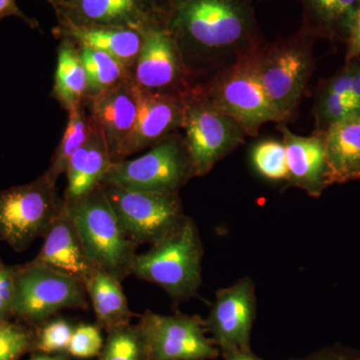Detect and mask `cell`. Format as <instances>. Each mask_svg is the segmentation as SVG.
Segmentation results:
<instances>
[{"mask_svg": "<svg viewBox=\"0 0 360 360\" xmlns=\"http://www.w3.org/2000/svg\"><path fill=\"white\" fill-rule=\"evenodd\" d=\"M15 277L16 265H7L0 259V322L13 319Z\"/></svg>", "mask_w": 360, "mask_h": 360, "instance_id": "cell-33", "label": "cell"}, {"mask_svg": "<svg viewBox=\"0 0 360 360\" xmlns=\"http://www.w3.org/2000/svg\"><path fill=\"white\" fill-rule=\"evenodd\" d=\"M137 89L184 97L195 86L179 49L160 22L143 32V44L132 70Z\"/></svg>", "mask_w": 360, "mask_h": 360, "instance_id": "cell-12", "label": "cell"}, {"mask_svg": "<svg viewBox=\"0 0 360 360\" xmlns=\"http://www.w3.org/2000/svg\"><path fill=\"white\" fill-rule=\"evenodd\" d=\"M333 184L360 179V115L350 116L321 134Z\"/></svg>", "mask_w": 360, "mask_h": 360, "instance_id": "cell-21", "label": "cell"}, {"mask_svg": "<svg viewBox=\"0 0 360 360\" xmlns=\"http://www.w3.org/2000/svg\"><path fill=\"white\" fill-rule=\"evenodd\" d=\"M34 329V352L68 354L75 326L63 317H52Z\"/></svg>", "mask_w": 360, "mask_h": 360, "instance_id": "cell-30", "label": "cell"}, {"mask_svg": "<svg viewBox=\"0 0 360 360\" xmlns=\"http://www.w3.org/2000/svg\"><path fill=\"white\" fill-rule=\"evenodd\" d=\"M203 253L198 225L186 215L176 229L136 255L132 276L160 286L179 304L198 295Z\"/></svg>", "mask_w": 360, "mask_h": 360, "instance_id": "cell-2", "label": "cell"}, {"mask_svg": "<svg viewBox=\"0 0 360 360\" xmlns=\"http://www.w3.org/2000/svg\"><path fill=\"white\" fill-rule=\"evenodd\" d=\"M85 291L94 307L96 324L103 330L131 323L134 312L129 309L122 281L96 269L84 283Z\"/></svg>", "mask_w": 360, "mask_h": 360, "instance_id": "cell-22", "label": "cell"}, {"mask_svg": "<svg viewBox=\"0 0 360 360\" xmlns=\"http://www.w3.org/2000/svg\"><path fill=\"white\" fill-rule=\"evenodd\" d=\"M139 324L150 360H215L220 356L198 315L179 311L165 315L146 310L139 316Z\"/></svg>", "mask_w": 360, "mask_h": 360, "instance_id": "cell-11", "label": "cell"}, {"mask_svg": "<svg viewBox=\"0 0 360 360\" xmlns=\"http://www.w3.org/2000/svg\"><path fill=\"white\" fill-rule=\"evenodd\" d=\"M112 163L105 139L94 122L89 139L68 161L65 170L68 186L63 200H77L101 186Z\"/></svg>", "mask_w": 360, "mask_h": 360, "instance_id": "cell-20", "label": "cell"}, {"mask_svg": "<svg viewBox=\"0 0 360 360\" xmlns=\"http://www.w3.org/2000/svg\"><path fill=\"white\" fill-rule=\"evenodd\" d=\"M44 238V245L32 262L58 270L84 285L96 267L85 252L65 205Z\"/></svg>", "mask_w": 360, "mask_h": 360, "instance_id": "cell-19", "label": "cell"}, {"mask_svg": "<svg viewBox=\"0 0 360 360\" xmlns=\"http://www.w3.org/2000/svg\"><path fill=\"white\" fill-rule=\"evenodd\" d=\"M155 8L196 84L266 44L251 0H155Z\"/></svg>", "mask_w": 360, "mask_h": 360, "instance_id": "cell-1", "label": "cell"}, {"mask_svg": "<svg viewBox=\"0 0 360 360\" xmlns=\"http://www.w3.org/2000/svg\"><path fill=\"white\" fill-rule=\"evenodd\" d=\"M94 122L86 108L80 106L77 110L68 113V124L52 155L49 169L45 175L56 184L59 177L65 174L66 167L71 156L89 139Z\"/></svg>", "mask_w": 360, "mask_h": 360, "instance_id": "cell-26", "label": "cell"}, {"mask_svg": "<svg viewBox=\"0 0 360 360\" xmlns=\"http://www.w3.org/2000/svg\"><path fill=\"white\" fill-rule=\"evenodd\" d=\"M251 162L258 174L271 181H286L288 156L283 141L264 139L258 141L250 153Z\"/></svg>", "mask_w": 360, "mask_h": 360, "instance_id": "cell-28", "label": "cell"}, {"mask_svg": "<svg viewBox=\"0 0 360 360\" xmlns=\"http://www.w3.org/2000/svg\"><path fill=\"white\" fill-rule=\"evenodd\" d=\"M65 205L45 174L30 184L0 189V240L22 252L46 236Z\"/></svg>", "mask_w": 360, "mask_h": 360, "instance_id": "cell-6", "label": "cell"}, {"mask_svg": "<svg viewBox=\"0 0 360 360\" xmlns=\"http://www.w3.org/2000/svg\"><path fill=\"white\" fill-rule=\"evenodd\" d=\"M78 47L87 77L85 98L98 96L125 82H131L132 71L117 59L89 47Z\"/></svg>", "mask_w": 360, "mask_h": 360, "instance_id": "cell-25", "label": "cell"}, {"mask_svg": "<svg viewBox=\"0 0 360 360\" xmlns=\"http://www.w3.org/2000/svg\"><path fill=\"white\" fill-rule=\"evenodd\" d=\"M278 129L283 134L288 156L285 188L296 187L311 198H319L328 186H333L323 136L317 132L300 136L283 125Z\"/></svg>", "mask_w": 360, "mask_h": 360, "instance_id": "cell-16", "label": "cell"}, {"mask_svg": "<svg viewBox=\"0 0 360 360\" xmlns=\"http://www.w3.org/2000/svg\"><path fill=\"white\" fill-rule=\"evenodd\" d=\"M103 329L97 324L80 323L75 326L68 354L75 359L98 357L103 350Z\"/></svg>", "mask_w": 360, "mask_h": 360, "instance_id": "cell-32", "label": "cell"}, {"mask_svg": "<svg viewBox=\"0 0 360 360\" xmlns=\"http://www.w3.org/2000/svg\"><path fill=\"white\" fill-rule=\"evenodd\" d=\"M255 54L200 84L210 101L238 122L248 136L267 122H281L255 70Z\"/></svg>", "mask_w": 360, "mask_h": 360, "instance_id": "cell-9", "label": "cell"}, {"mask_svg": "<svg viewBox=\"0 0 360 360\" xmlns=\"http://www.w3.org/2000/svg\"><path fill=\"white\" fill-rule=\"evenodd\" d=\"M58 16L77 25L117 26L142 34L158 22L155 0H66Z\"/></svg>", "mask_w": 360, "mask_h": 360, "instance_id": "cell-17", "label": "cell"}, {"mask_svg": "<svg viewBox=\"0 0 360 360\" xmlns=\"http://www.w3.org/2000/svg\"><path fill=\"white\" fill-rule=\"evenodd\" d=\"M58 25L52 30L58 39L72 40L80 47H89L104 52L134 70L143 44V34L117 26L77 25L63 16H58Z\"/></svg>", "mask_w": 360, "mask_h": 360, "instance_id": "cell-18", "label": "cell"}, {"mask_svg": "<svg viewBox=\"0 0 360 360\" xmlns=\"http://www.w3.org/2000/svg\"><path fill=\"white\" fill-rule=\"evenodd\" d=\"M193 179L184 136L169 135L134 160L113 162L103 184L151 193H179Z\"/></svg>", "mask_w": 360, "mask_h": 360, "instance_id": "cell-8", "label": "cell"}, {"mask_svg": "<svg viewBox=\"0 0 360 360\" xmlns=\"http://www.w3.org/2000/svg\"><path fill=\"white\" fill-rule=\"evenodd\" d=\"M84 106L101 129L113 162L125 160L139 108L132 80L98 96L85 98Z\"/></svg>", "mask_w": 360, "mask_h": 360, "instance_id": "cell-14", "label": "cell"}, {"mask_svg": "<svg viewBox=\"0 0 360 360\" xmlns=\"http://www.w3.org/2000/svg\"><path fill=\"white\" fill-rule=\"evenodd\" d=\"M314 115V132L323 134L331 125L350 116L360 115V110L352 101L319 84Z\"/></svg>", "mask_w": 360, "mask_h": 360, "instance_id": "cell-29", "label": "cell"}, {"mask_svg": "<svg viewBox=\"0 0 360 360\" xmlns=\"http://www.w3.org/2000/svg\"><path fill=\"white\" fill-rule=\"evenodd\" d=\"M84 283L68 274L30 262L16 265L13 319L32 328L63 309L89 310Z\"/></svg>", "mask_w": 360, "mask_h": 360, "instance_id": "cell-7", "label": "cell"}, {"mask_svg": "<svg viewBox=\"0 0 360 360\" xmlns=\"http://www.w3.org/2000/svg\"><path fill=\"white\" fill-rule=\"evenodd\" d=\"M135 90L139 108L136 124L125 151V160L176 134L184 122V97L146 91L136 86Z\"/></svg>", "mask_w": 360, "mask_h": 360, "instance_id": "cell-15", "label": "cell"}, {"mask_svg": "<svg viewBox=\"0 0 360 360\" xmlns=\"http://www.w3.org/2000/svg\"><path fill=\"white\" fill-rule=\"evenodd\" d=\"M34 352V329L21 322H0V360H20Z\"/></svg>", "mask_w": 360, "mask_h": 360, "instance_id": "cell-31", "label": "cell"}, {"mask_svg": "<svg viewBox=\"0 0 360 360\" xmlns=\"http://www.w3.org/2000/svg\"><path fill=\"white\" fill-rule=\"evenodd\" d=\"M288 360H360V349L335 343L302 357Z\"/></svg>", "mask_w": 360, "mask_h": 360, "instance_id": "cell-34", "label": "cell"}, {"mask_svg": "<svg viewBox=\"0 0 360 360\" xmlns=\"http://www.w3.org/2000/svg\"><path fill=\"white\" fill-rule=\"evenodd\" d=\"M345 44L347 46L345 60L360 58V4L350 23L349 32Z\"/></svg>", "mask_w": 360, "mask_h": 360, "instance_id": "cell-35", "label": "cell"}, {"mask_svg": "<svg viewBox=\"0 0 360 360\" xmlns=\"http://www.w3.org/2000/svg\"><path fill=\"white\" fill-rule=\"evenodd\" d=\"M65 206L92 264L122 283L132 276L139 245L125 233L103 186Z\"/></svg>", "mask_w": 360, "mask_h": 360, "instance_id": "cell-3", "label": "cell"}, {"mask_svg": "<svg viewBox=\"0 0 360 360\" xmlns=\"http://www.w3.org/2000/svg\"><path fill=\"white\" fill-rule=\"evenodd\" d=\"M59 39L58 63L51 97L68 115L84 105L87 91V77L79 47L65 37Z\"/></svg>", "mask_w": 360, "mask_h": 360, "instance_id": "cell-24", "label": "cell"}, {"mask_svg": "<svg viewBox=\"0 0 360 360\" xmlns=\"http://www.w3.org/2000/svg\"><path fill=\"white\" fill-rule=\"evenodd\" d=\"M98 360H150L139 324L130 323L106 331Z\"/></svg>", "mask_w": 360, "mask_h": 360, "instance_id": "cell-27", "label": "cell"}, {"mask_svg": "<svg viewBox=\"0 0 360 360\" xmlns=\"http://www.w3.org/2000/svg\"><path fill=\"white\" fill-rule=\"evenodd\" d=\"M70 357L68 354H45L33 352L28 360H71Z\"/></svg>", "mask_w": 360, "mask_h": 360, "instance_id": "cell-38", "label": "cell"}, {"mask_svg": "<svg viewBox=\"0 0 360 360\" xmlns=\"http://www.w3.org/2000/svg\"><path fill=\"white\" fill-rule=\"evenodd\" d=\"M18 18L32 30H39V22L35 18H30L20 8L16 0H0V22L6 18Z\"/></svg>", "mask_w": 360, "mask_h": 360, "instance_id": "cell-36", "label": "cell"}, {"mask_svg": "<svg viewBox=\"0 0 360 360\" xmlns=\"http://www.w3.org/2000/svg\"><path fill=\"white\" fill-rule=\"evenodd\" d=\"M257 316L255 285L243 277L215 292L214 302L205 321L206 330L222 352L250 347L251 333Z\"/></svg>", "mask_w": 360, "mask_h": 360, "instance_id": "cell-13", "label": "cell"}, {"mask_svg": "<svg viewBox=\"0 0 360 360\" xmlns=\"http://www.w3.org/2000/svg\"><path fill=\"white\" fill-rule=\"evenodd\" d=\"M221 356L224 357V360H264L253 354L251 348L229 350L222 352Z\"/></svg>", "mask_w": 360, "mask_h": 360, "instance_id": "cell-37", "label": "cell"}, {"mask_svg": "<svg viewBox=\"0 0 360 360\" xmlns=\"http://www.w3.org/2000/svg\"><path fill=\"white\" fill-rule=\"evenodd\" d=\"M315 39L302 28L288 39L265 44L255 54L258 78L281 122L295 113L314 73Z\"/></svg>", "mask_w": 360, "mask_h": 360, "instance_id": "cell-4", "label": "cell"}, {"mask_svg": "<svg viewBox=\"0 0 360 360\" xmlns=\"http://www.w3.org/2000/svg\"><path fill=\"white\" fill-rule=\"evenodd\" d=\"M101 186L125 233L139 246L158 243L186 217L179 193L131 191L108 184Z\"/></svg>", "mask_w": 360, "mask_h": 360, "instance_id": "cell-10", "label": "cell"}, {"mask_svg": "<svg viewBox=\"0 0 360 360\" xmlns=\"http://www.w3.org/2000/svg\"><path fill=\"white\" fill-rule=\"evenodd\" d=\"M303 11V30L315 39L347 41L350 23L360 0H298Z\"/></svg>", "mask_w": 360, "mask_h": 360, "instance_id": "cell-23", "label": "cell"}, {"mask_svg": "<svg viewBox=\"0 0 360 360\" xmlns=\"http://www.w3.org/2000/svg\"><path fill=\"white\" fill-rule=\"evenodd\" d=\"M45 1L49 2V4H51L52 8L56 11V15H58V14L63 13V11H65L66 0H45Z\"/></svg>", "mask_w": 360, "mask_h": 360, "instance_id": "cell-39", "label": "cell"}, {"mask_svg": "<svg viewBox=\"0 0 360 360\" xmlns=\"http://www.w3.org/2000/svg\"><path fill=\"white\" fill-rule=\"evenodd\" d=\"M184 98L181 129L193 177L210 174L214 165L245 143V130L208 99L200 84Z\"/></svg>", "mask_w": 360, "mask_h": 360, "instance_id": "cell-5", "label": "cell"}]
</instances>
